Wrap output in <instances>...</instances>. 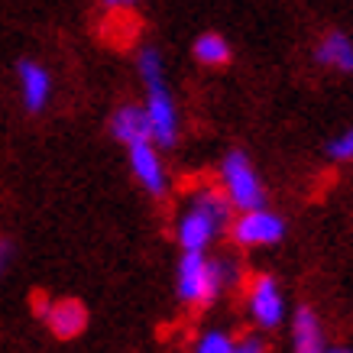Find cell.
Instances as JSON below:
<instances>
[{"instance_id": "15", "label": "cell", "mask_w": 353, "mask_h": 353, "mask_svg": "<svg viewBox=\"0 0 353 353\" xmlns=\"http://www.w3.org/2000/svg\"><path fill=\"white\" fill-rule=\"evenodd\" d=\"M327 156L337 162H350L353 159V130H347V133H341V137L334 139L331 146H327Z\"/></svg>"}, {"instance_id": "2", "label": "cell", "mask_w": 353, "mask_h": 353, "mask_svg": "<svg viewBox=\"0 0 353 353\" xmlns=\"http://www.w3.org/2000/svg\"><path fill=\"white\" fill-rule=\"evenodd\" d=\"M230 217V201L221 192H201L179 217V243L182 250H208L214 243L217 234L227 227Z\"/></svg>"}, {"instance_id": "14", "label": "cell", "mask_w": 353, "mask_h": 353, "mask_svg": "<svg viewBox=\"0 0 353 353\" xmlns=\"http://www.w3.org/2000/svg\"><path fill=\"white\" fill-rule=\"evenodd\" d=\"M234 337L224 331H208L198 341V353H234Z\"/></svg>"}, {"instance_id": "17", "label": "cell", "mask_w": 353, "mask_h": 353, "mask_svg": "<svg viewBox=\"0 0 353 353\" xmlns=\"http://www.w3.org/2000/svg\"><path fill=\"white\" fill-rule=\"evenodd\" d=\"M10 259H13V243H10V240H0V276L7 272Z\"/></svg>"}, {"instance_id": "1", "label": "cell", "mask_w": 353, "mask_h": 353, "mask_svg": "<svg viewBox=\"0 0 353 353\" xmlns=\"http://www.w3.org/2000/svg\"><path fill=\"white\" fill-rule=\"evenodd\" d=\"M139 75L146 81V123H150V137L159 146H172L179 137V117H175V104H172L169 85L162 75V62L156 49H143L139 55Z\"/></svg>"}, {"instance_id": "5", "label": "cell", "mask_w": 353, "mask_h": 353, "mask_svg": "<svg viewBox=\"0 0 353 353\" xmlns=\"http://www.w3.org/2000/svg\"><path fill=\"white\" fill-rule=\"evenodd\" d=\"M282 234H285L282 217L266 208H250L234 224V240L243 246H272L282 240Z\"/></svg>"}, {"instance_id": "12", "label": "cell", "mask_w": 353, "mask_h": 353, "mask_svg": "<svg viewBox=\"0 0 353 353\" xmlns=\"http://www.w3.org/2000/svg\"><path fill=\"white\" fill-rule=\"evenodd\" d=\"M314 55H318V62L327 65V68L353 72V43L343 36V32H331V36H324Z\"/></svg>"}, {"instance_id": "18", "label": "cell", "mask_w": 353, "mask_h": 353, "mask_svg": "<svg viewBox=\"0 0 353 353\" xmlns=\"http://www.w3.org/2000/svg\"><path fill=\"white\" fill-rule=\"evenodd\" d=\"M108 7H127V3H133V0H104Z\"/></svg>"}, {"instance_id": "9", "label": "cell", "mask_w": 353, "mask_h": 353, "mask_svg": "<svg viewBox=\"0 0 353 353\" xmlns=\"http://www.w3.org/2000/svg\"><path fill=\"white\" fill-rule=\"evenodd\" d=\"M46 321L52 327L55 337H62V341H72L78 334L85 331V321H88V311L78 305V301H59L52 308H46Z\"/></svg>"}, {"instance_id": "13", "label": "cell", "mask_w": 353, "mask_h": 353, "mask_svg": "<svg viewBox=\"0 0 353 353\" xmlns=\"http://www.w3.org/2000/svg\"><path fill=\"white\" fill-rule=\"evenodd\" d=\"M194 59H198L201 65H227V59H230V46L224 43V36L204 32V36H198V43H194Z\"/></svg>"}, {"instance_id": "6", "label": "cell", "mask_w": 353, "mask_h": 353, "mask_svg": "<svg viewBox=\"0 0 353 353\" xmlns=\"http://www.w3.org/2000/svg\"><path fill=\"white\" fill-rule=\"evenodd\" d=\"M127 150H130L133 175L143 182V188L150 194L165 192V165H162L159 152H156V143L152 139H137V143H130Z\"/></svg>"}, {"instance_id": "10", "label": "cell", "mask_w": 353, "mask_h": 353, "mask_svg": "<svg viewBox=\"0 0 353 353\" xmlns=\"http://www.w3.org/2000/svg\"><path fill=\"white\" fill-rule=\"evenodd\" d=\"M292 343L299 353H318L324 350V334L318 324V314L311 308L295 311V321H292Z\"/></svg>"}, {"instance_id": "4", "label": "cell", "mask_w": 353, "mask_h": 353, "mask_svg": "<svg viewBox=\"0 0 353 353\" xmlns=\"http://www.w3.org/2000/svg\"><path fill=\"white\" fill-rule=\"evenodd\" d=\"M221 179H224V198L230 201V208H240V211L263 208V182L243 152H227Z\"/></svg>"}, {"instance_id": "7", "label": "cell", "mask_w": 353, "mask_h": 353, "mask_svg": "<svg viewBox=\"0 0 353 353\" xmlns=\"http://www.w3.org/2000/svg\"><path fill=\"white\" fill-rule=\"evenodd\" d=\"M282 292L272 276H256L250 285V314L259 327H276L282 321Z\"/></svg>"}, {"instance_id": "11", "label": "cell", "mask_w": 353, "mask_h": 353, "mask_svg": "<svg viewBox=\"0 0 353 353\" xmlns=\"http://www.w3.org/2000/svg\"><path fill=\"white\" fill-rule=\"evenodd\" d=\"M110 130H114V137H117L120 143H127V146L137 143V139H152L150 123H146V110L143 108H120L117 114H114Z\"/></svg>"}, {"instance_id": "3", "label": "cell", "mask_w": 353, "mask_h": 353, "mask_svg": "<svg viewBox=\"0 0 353 353\" xmlns=\"http://www.w3.org/2000/svg\"><path fill=\"white\" fill-rule=\"evenodd\" d=\"M227 263L221 259H208L204 250H185L182 263H179V299L194 308H208L217 299V292L224 289L227 279H234Z\"/></svg>"}, {"instance_id": "16", "label": "cell", "mask_w": 353, "mask_h": 353, "mask_svg": "<svg viewBox=\"0 0 353 353\" xmlns=\"http://www.w3.org/2000/svg\"><path fill=\"white\" fill-rule=\"evenodd\" d=\"M236 353H263L266 350V343H263V337H243V341L234 343Z\"/></svg>"}, {"instance_id": "8", "label": "cell", "mask_w": 353, "mask_h": 353, "mask_svg": "<svg viewBox=\"0 0 353 353\" xmlns=\"http://www.w3.org/2000/svg\"><path fill=\"white\" fill-rule=\"evenodd\" d=\"M20 88H23V104L26 110L39 114L49 101V91H52V78L43 65L36 62H20Z\"/></svg>"}]
</instances>
